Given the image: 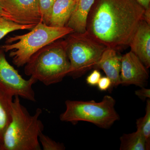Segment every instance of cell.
I'll list each match as a JSON object with an SVG mask.
<instances>
[{
	"label": "cell",
	"instance_id": "1",
	"mask_svg": "<svg viewBox=\"0 0 150 150\" xmlns=\"http://www.w3.org/2000/svg\"><path fill=\"white\" fill-rule=\"evenodd\" d=\"M145 10L136 0H95L86 32L108 48L120 51L129 46Z\"/></svg>",
	"mask_w": 150,
	"mask_h": 150
},
{
	"label": "cell",
	"instance_id": "2",
	"mask_svg": "<svg viewBox=\"0 0 150 150\" xmlns=\"http://www.w3.org/2000/svg\"><path fill=\"white\" fill-rule=\"evenodd\" d=\"M42 112L38 108L30 115L19 97L15 96L11 119L0 143V150H41L39 136L44 128L39 119Z\"/></svg>",
	"mask_w": 150,
	"mask_h": 150
},
{
	"label": "cell",
	"instance_id": "3",
	"mask_svg": "<svg viewBox=\"0 0 150 150\" xmlns=\"http://www.w3.org/2000/svg\"><path fill=\"white\" fill-rule=\"evenodd\" d=\"M24 66L26 76L45 86L61 82L71 69L65 40H56L41 48Z\"/></svg>",
	"mask_w": 150,
	"mask_h": 150
},
{
	"label": "cell",
	"instance_id": "4",
	"mask_svg": "<svg viewBox=\"0 0 150 150\" xmlns=\"http://www.w3.org/2000/svg\"><path fill=\"white\" fill-rule=\"evenodd\" d=\"M73 32L72 29L67 26L53 27L40 22L28 33L8 37L1 47L5 52H9L13 63L19 68L24 66L41 48Z\"/></svg>",
	"mask_w": 150,
	"mask_h": 150
},
{
	"label": "cell",
	"instance_id": "5",
	"mask_svg": "<svg viewBox=\"0 0 150 150\" xmlns=\"http://www.w3.org/2000/svg\"><path fill=\"white\" fill-rule=\"evenodd\" d=\"M115 100L106 95L99 102L94 100H66V109L60 115L62 122L74 125L79 121L93 123L100 128L108 129L120 117L115 110Z\"/></svg>",
	"mask_w": 150,
	"mask_h": 150
},
{
	"label": "cell",
	"instance_id": "6",
	"mask_svg": "<svg viewBox=\"0 0 150 150\" xmlns=\"http://www.w3.org/2000/svg\"><path fill=\"white\" fill-rule=\"evenodd\" d=\"M67 35L65 41L71 64L68 75L77 79L94 69L108 47L97 41L86 31L73 32Z\"/></svg>",
	"mask_w": 150,
	"mask_h": 150
},
{
	"label": "cell",
	"instance_id": "7",
	"mask_svg": "<svg viewBox=\"0 0 150 150\" xmlns=\"http://www.w3.org/2000/svg\"><path fill=\"white\" fill-rule=\"evenodd\" d=\"M37 82L30 77L23 78L18 72L7 60L5 51L0 47V89L13 97L19 96L35 102V92L33 86Z\"/></svg>",
	"mask_w": 150,
	"mask_h": 150
},
{
	"label": "cell",
	"instance_id": "8",
	"mask_svg": "<svg viewBox=\"0 0 150 150\" xmlns=\"http://www.w3.org/2000/svg\"><path fill=\"white\" fill-rule=\"evenodd\" d=\"M0 5L16 23L36 25L42 22L38 0H0Z\"/></svg>",
	"mask_w": 150,
	"mask_h": 150
},
{
	"label": "cell",
	"instance_id": "9",
	"mask_svg": "<svg viewBox=\"0 0 150 150\" xmlns=\"http://www.w3.org/2000/svg\"><path fill=\"white\" fill-rule=\"evenodd\" d=\"M148 69L135 54L130 51L121 57V84L144 87L149 78Z\"/></svg>",
	"mask_w": 150,
	"mask_h": 150
},
{
	"label": "cell",
	"instance_id": "10",
	"mask_svg": "<svg viewBox=\"0 0 150 150\" xmlns=\"http://www.w3.org/2000/svg\"><path fill=\"white\" fill-rule=\"evenodd\" d=\"M131 51L148 69L150 67V25L142 20L129 43Z\"/></svg>",
	"mask_w": 150,
	"mask_h": 150
},
{
	"label": "cell",
	"instance_id": "11",
	"mask_svg": "<svg viewBox=\"0 0 150 150\" xmlns=\"http://www.w3.org/2000/svg\"><path fill=\"white\" fill-rule=\"evenodd\" d=\"M117 52L112 48H106L94 68L102 70L110 79L112 83L110 90L121 84V57Z\"/></svg>",
	"mask_w": 150,
	"mask_h": 150
},
{
	"label": "cell",
	"instance_id": "12",
	"mask_svg": "<svg viewBox=\"0 0 150 150\" xmlns=\"http://www.w3.org/2000/svg\"><path fill=\"white\" fill-rule=\"evenodd\" d=\"M76 0H56L52 7L48 25L56 27L66 26L72 14Z\"/></svg>",
	"mask_w": 150,
	"mask_h": 150
},
{
	"label": "cell",
	"instance_id": "13",
	"mask_svg": "<svg viewBox=\"0 0 150 150\" xmlns=\"http://www.w3.org/2000/svg\"><path fill=\"white\" fill-rule=\"evenodd\" d=\"M95 0H76L74 9L66 26L69 27L74 32L86 31L88 16Z\"/></svg>",
	"mask_w": 150,
	"mask_h": 150
},
{
	"label": "cell",
	"instance_id": "14",
	"mask_svg": "<svg viewBox=\"0 0 150 150\" xmlns=\"http://www.w3.org/2000/svg\"><path fill=\"white\" fill-rule=\"evenodd\" d=\"M13 98L0 89V143L11 119Z\"/></svg>",
	"mask_w": 150,
	"mask_h": 150
},
{
	"label": "cell",
	"instance_id": "15",
	"mask_svg": "<svg viewBox=\"0 0 150 150\" xmlns=\"http://www.w3.org/2000/svg\"><path fill=\"white\" fill-rule=\"evenodd\" d=\"M120 139V150H147L144 138L139 130L131 134H123Z\"/></svg>",
	"mask_w": 150,
	"mask_h": 150
},
{
	"label": "cell",
	"instance_id": "16",
	"mask_svg": "<svg viewBox=\"0 0 150 150\" xmlns=\"http://www.w3.org/2000/svg\"><path fill=\"white\" fill-rule=\"evenodd\" d=\"M137 130L139 131L144 138L147 145V150L150 149V100H147L146 113L144 116L137 121Z\"/></svg>",
	"mask_w": 150,
	"mask_h": 150
},
{
	"label": "cell",
	"instance_id": "17",
	"mask_svg": "<svg viewBox=\"0 0 150 150\" xmlns=\"http://www.w3.org/2000/svg\"><path fill=\"white\" fill-rule=\"evenodd\" d=\"M35 25H24L0 16V40L10 33L18 30H31Z\"/></svg>",
	"mask_w": 150,
	"mask_h": 150
},
{
	"label": "cell",
	"instance_id": "18",
	"mask_svg": "<svg viewBox=\"0 0 150 150\" xmlns=\"http://www.w3.org/2000/svg\"><path fill=\"white\" fill-rule=\"evenodd\" d=\"M39 141L43 150H64L66 149L64 145L52 140L43 133L39 136Z\"/></svg>",
	"mask_w": 150,
	"mask_h": 150
},
{
	"label": "cell",
	"instance_id": "19",
	"mask_svg": "<svg viewBox=\"0 0 150 150\" xmlns=\"http://www.w3.org/2000/svg\"><path fill=\"white\" fill-rule=\"evenodd\" d=\"M38 1L42 23L48 25L52 7L56 0H38Z\"/></svg>",
	"mask_w": 150,
	"mask_h": 150
},
{
	"label": "cell",
	"instance_id": "20",
	"mask_svg": "<svg viewBox=\"0 0 150 150\" xmlns=\"http://www.w3.org/2000/svg\"><path fill=\"white\" fill-rule=\"evenodd\" d=\"M101 77L100 73L97 69H95L88 76L86 81L87 83L91 86H96Z\"/></svg>",
	"mask_w": 150,
	"mask_h": 150
},
{
	"label": "cell",
	"instance_id": "21",
	"mask_svg": "<svg viewBox=\"0 0 150 150\" xmlns=\"http://www.w3.org/2000/svg\"><path fill=\"white\" fill-rule=\"evenodd\" d=\"M111 84L110 79L105 76L100 78L97 86L100 91H106L110 88Z\"/></svg>",
	"mask_w": 150,
	"mask_h": 150
},
{
	"label": "cell",
	"instance_id": "22",
	"mask_svg": "<svg viewBox=\"0 0 150 150\" xmlns=\"http://www.w3.org/2000/svg\"><path fill=\"white\" fill-rule=\"evenodd\" d=\"M135 93L137 96L142 99H148L150 98V89L145 88L144 87H142L140 89L135 91Z\"/></svg>",
	"mask_w": 150,
	"mask_h": 150
},
{
	"label": "cell",
	"instance_id": "23",
	"mask_svg": "<svg viewBox=\"0 0 150 150\" xmlns=\"http://www.w3.org/2000/svg\"><path fill=\"white\" fill-rule=\"evenodd\" d=\"M0 16L3 17L4 18L14 22L12 17L8 13L5 11L2 8L1 5H0Z\"/></svg>",
	"mask_w": 150,
	"mask_h": 150
},
{
	"label": "cell",
	"instance_id": "24",
	"mask_svg": "<svg viewBox=\"0 0 150 150\" xmlns=\"http://www.w3.org/2000/svg\"><path fill=\"white\" fill-rule=\"evenodd\" d=\"M143 20L150 25V8L145 10L143 15Z\"/></svg>",
	"mask_w": 150,
	"mask_h": 150
},
{
	"label": "cell",
	"instance_id": "25",
	"mask_svg": "<svg viewBox=\"0 0 150 150\" xmlns=\"http://www.w3.org/2000/svg\"><path fill=\"white\" fill-rule=\"evenodd\" d=\"M145 9L150 8V0H136Z\"/></svg>",
	"mask_w": 150,
	"mask_h": 150
}]
</instances>
